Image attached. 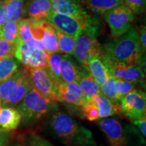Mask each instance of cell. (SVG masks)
Here are the masks:
<instances>
[{
	"instance_id": "1",
	"label": "cell",
	"mask_w": 146,
	"mask_h": 146,
	"mask_svg": "<svg viewBox=\"0 0 146 146\" xmlns=\"http://www.w3.org/2000/svg\"><path fill=\"white\" fill-rule=\"evenodd\" d=\"M50 127L53 134L66 146H96L91 131L65 113L54 114Z\"/></svg>"
},
{
	"instance_id": "2",
	"label": "cell",
	"mask_w": 146,
	"mask_h": 146,
	"mask_svg": "<svg viewBox=\"0 0 146 146\" xmlns=\"http://www.w3.org/2000/svg\"><path fill=\"white\" fill-rule=\"evenodd\" d=\"M103 52L113 60L129 65H137L141 56L139 48V31L131 27L123 35L107 42Z\"/></svg>"
},
{
	"instance_id": "3",
	"label": "cell",
	"mask_w": 146,
	"mask_h": 146,
	"mask_svg": "<svg viewBox=\"0 0 146 146\" xmlns=\"http://www.w3.org/2000/svg\"><path fill=\"white\" fill-rule=\"evenodd\" d=\"M33 87L30 69L19 68L10 78L0 83L1 106L16 108Z\"/></svg>"
},
{
	"instance_id": "4",
	"label": "cell",
	"mask_w": 146,
	"mask_h": 146,
	"mask_svg": "<svg viewBox=\"0 0 146 146\" xmlns=\"http://www.w3.org/2000/svg\"><path fill=\"white\" fill-rule=\"evenodd\" d=\"M56 108V102L45 98L33 87L15 108L21 114L22 123L29 126L36 123Z\"/></svg>"
},
{
	"instance_id": "5",
	"label": "cell",
	"mask_w": 146,
	"mask_h": 146,
	"mask_svg": "<svg viewBox=\"0 0 146 146\" xmlns=\"http://www.w3.org/2000/svg\"><path fill=\"white\" fill-rule=\"evenodd\" d=\"M100 33L99 23L91 18L88 26L76 37L73 55L83 68L88 69L87 64L89 58L102 54L103 50L97 40Z\"/></svg>"
},
{
	"instance_id": "6",
	"label": "cell",
	"mask_w": 146,
	"mask_h": 146,
	"mask_svg": "<svg viewBox=\"0 0 146 146\" xmlns=\"http://www.w3.org/2000/svg\"><path fill=\"white\" fill-rule=\"evenodd\" d=\"M100 57L106 67L109 75L112 77L135 83H143L145 81V72L139 66L127 64L113 60L106 54L103 50Z\"/></svg>"
},
{
	"instance_id": "7",
	"label": "cell",
	"mask_w": 146,
	"mask_h": 146,
	"mask_svg": "<svg viewBox=\"0 0 146 146\" xmlns=\"http://www.w3.org/2000/svg\"><path fill=\"white\" fill-rule=\"evenodd\" d=\"M90 16H83L78 17L63 15L52 11L47 17V21L55 29L64 33L76 39L78 35L85 30L90 23Z\"/></svg>"
},
{
	"instance_id": "8",
	"label": "cell",
	"mask_w": 146,
	"mask_h": 146,
	"mask_svg": "<svg viewBox=\"0 0 146 146\" xmlns=\"http://www.w3.org/2000/svg\"><path fill=\"white\" fill-rule=\"evenodd\" d=\"M104 17L114 37L129 31L135 19L134 14L123 4L106 11L104 13Z\"/></svg>"
},
{
	"instance_id": "9",
	"label": "cell",
	"mask_w": 146,
	"mask_h": 146,
	"mask_svg": "<svg viewBox=\"0 0 146 146\" xmlns=\"http://www.w3.org/2000/svg\"><path fill=\"white\" fill-rule=\"evenodd\" d=\"M120 107L121 112L132 121L143 117L146 112L145 93L137 89L131 91L121 100Z\"/></svg>"
},
{
	"instance_id": "10",
	"label": "cell",
	"mask_w": 146,
	"mask_h": 146,
	"mask_svg": "<svg viewBox=\"0 0 146 146\" xmlns=\"http://www.w3.org/2000/svg\"><path fill=\"white\" fill-rule=\"evenodd\" d=\"M33 87L40 94L52 101L59 102L58 85L51 78L45 68H30Z\"/></svg>"
},
{
	"instance_id": "11",
	"label": "cell",
	"mask_w": 146,
	"mask_h": 146,
	"mask_svg": "<svg viewBox=\"0 0 146 146\" xmlns=\"http://www.w3.org/2000/svg\"><path fill=\"white\" fill-rule=\"evenodd\" d=\"M15 58L30 68H46L47 54L45 51L33 49L27 43L20 41L16 45Z\"/></svg>"
},
{
	"instance_id": "12",
	"label": "cell",
	"mask_w": 146,
	"mask_h": 146,
	"mask_svg": "<svg viewBox=\"0 0 146 146\" xmlns=\"http://www.w3.org/2000/svg\"><path fill=\"white\" fill-rule=\"evenodd\" d=\"M58 96L60 102L81 108L87 101L81 88L76 83L62 81L58 85Z\"/></svg>"
},
{
	"instance_id": "13",
	"label": "cell",
	"mask_w": 146,
	"mask_h": 146,
	"mask_svg": "<svg viewBox=\"0 0 146 146\" xmlns=\"http://www.w3.org/2000/svg\"><path fill=\"white\" fill-rule=\"evenodd\" d=\"M98 125L106 136L110 146L127 145L123 128L118 120L105 118L98 121Z\"/></svg>"
},
{
	"instance_id": "14",
	"label": "cell",
	"mask_w": 146,
	"mask_h": 146,
	"mask_svg": "<svg viewBox=\"0 0 146 146\" xmlns=\"http://www.w3.org/2000/svg\"><path fill=\"white\" fill-rule=\"evenodd\" d=\"M52 11L51 0H29L24 6L23 16L27 15L31 19L41 21L47 19Z\"/></svg>"
},
{
	"instance_id": "15",
	"label": "cell",
	"mask_w": 146,
	"mask_h": 146,
	"mask_svg": "<svg viewBox=\"0 0 146 146\" xmlns=\"http://www.w3.org/2000/svg\"><path fill=\"white\" fill-rule=\"evenodd\" d=\"M51 2L56 13L74 17L88 15L78 0H51Z\"/></svg>"
},
{
	"instance_id": "16",
	"label": "cell",
	"mask_w": 146,
	"mask_h": 146,
	"mask_svg": "<svg viewBox=\"0 0 146 146\" xmlns=\"http://www.w3.org/2000/svg\"><path fill=\"white\" fill-rule=\"evenodd\" d=\"M81 68L73 61L70 55L64 54L61 56L60 62V74L61 78L66 83H78Z\"/></svg>"
},
{
	"instance_id": "17",
	"label": "cell",
	"mask_w": 146,
	"mask_h": 146,
	"mask_svg": "<svg viewBox=\"0 0 146 146\" xmlns=\"http://www.w3.org/2000/svg\"><path fill=\"white\" fill-rule=\"evenodd\" d=\"M77 84L81 87L87 99L101 94L100 86L91 76L88 69L82 67Z\"/></svg>"
},
{
	"instance_id": "18",
	"label": "cell",
	"mask_w": 146,
	"mask_h": 146,
	"mask_svg": "<svg viewBox=\"0 0 146 146\" xmlns=\"http://www.w3.org/2000/svg\"><path fill=\"white\" fill-rule=\"evenodd\" d=\"M21 123V116L15 108H0V128L5 131L17 129Z\"/></svg>"
},
{
	"instance_id": "19",
	"label": "cell",
	"mask_w": 146,
	"mask_h": 146,
	"mask_svg": "<svg viewBox=\"0 0 146 146\" xmlns=\"http://www.w3.org/2000/svg\"><path fill=\"white\" fill-rule=\"evenodd\" d=\"M87 67L91 76L100 86L107 81L109 76L108 72L100 56H93L89 58Z\"/></svg>"
},
{
	"instance_id": "20",
	"label": "cell",
	"mask_w": 146,
	"mask_h": 146,
	"mask_svg": "<svg viewBox=\"0 0 146 146\" xmlns=\"http://www.w3.org/2000/svg\"><path fill=\"white\" fill-rule=\"evenodd\" d=\"M40 41L43 44L45 52L47 54L59 53L58 38L56 33V30L54 27L47 21L43 27Z\"/></svg>"
},
{
	"instance_id": "21",
	"label": "cell",
	"mask_w": 146,
	"mask_h": 146,
	"mask_svg": "<svg viewBox=\"0 0 146 146\" xmlns=\"http://www.w3.org/2000/svg\"><path fill=\"white\" fill-rule=\"evenodd\" d=\"M91 99L94 100L98 106L100 118H108L121 112L119 104L114 103L102 94L93 97Z\"/></svg>"
},
{
	"instance_id": "22",
	"label": "cell",
	"mask_w": 146,
	"mask_h": 146,
	"mask_svg": "<svg viewBox=\"0 0 146 146\" xmlns=\"http://www.w3.org/2000/svg\"><path fill=\"white\" fill-rule=\"evenodd\" d=\"M91 12L104 14L106 11L123 4V0H79Z\"/></svg>"
},
{
	"instance_id": "23",
	"label": "cell",
	"mask_w": 146,
	"mask_h": 146,
	"mask_svg": "<svg viewBox=\"0 0 146 146\" xmlns=\"http://www.w3.org/2000/svg\"><path fill=\"white\" fill-rule=\"evenodd\" d=\"M9 21L18 23L23 19L25 0H4Z\"/></svg>"
},
{
	"instance_id": "24",
	"label": "cell",
	"mask_w": 146,
	"mask_h": 146,
	"mask_svg": "<svg viewBox=\"0 0 146 146\" xmlns=\"http://www.w3.org/2000/svg\"><path fill=\"white\" fill-rule=\"evenodd\" d=\"M60 62L61 56L58 53L47 54V64L45 69L57 85L62 81L60 74Z\"/></svg>"
},
{
	"instance_id": "25",
	"label": "cell",
	"mask_w": 146,
	"mask_h": 146,
	"mask_svg": "<svg viewBox=\"0 0 146 146\" xmlns=\"http://www.w3.org/2000/svg\"><path fill=\"white\" fill-rule=\"evenodd\" d=\"M0 39L17 45L21 41L18 35V23L8 21L0 27Z\"/></svg>"
},
{
	"instance_id": "26",
	"label": "cell",
	"mask_w": 146,
	"mask_h": 146,
	"mask_svg": "<svg viewBox=\"0 0 146 146\" xmlns=\"http://www.w3.org/2000/svg\"><path fill=\"white\" fill-rule=\"evenodd\" d=\"M21 62L15 58L0 61V83L10 78L19 69Z\"/></svg>"
},
{
	"instance_id": "27",
	"label": "cell",
	"mask_w": 146,
	"mask_h": 146,
	"mask_svg": "<svg viewBox=\"0 0 146 146\" xmlns=\"http://www.w3.org/2000/svg\"><path fill=\"white\" fill-rule=\"evenodd\" d=\"M55 30H56V33L58 38L59 53L70 55V56L74 54V47H75V39L60 31L56 29H55Z\"/></svg>"
},
{
	"instance_id": "28",
	"label": "cell",
	"mask_w": 146,
	"mask_h": 146,
	"mask_svg": "<svg viewBox=\"0 0 146 146\" xmlns=\"http://www.w3.org/2000/svg\"><path fill=\"white\" fill-rule=\"evenodd\" d=\"M18 35L20 41L28 43L33 39L31 31V23L29 18H23L18 23Z\"/></svg>"
},
{
	"instance_id": "29",
	"label": "cell",
	"mask_w": 146,
	"mask_h": 146,
	"mask_svg": "<svg viewBox=\"0 0 146 146\" xmlns=\"http://www.w3.org/2000/svg\"><path fill=\"white\" fill-rule=\"evenodd\" d=\"M137 83L125 80L114 78V88L117 94L120 102L126 95L135 90Z\"/></svg>"
},
{
	"instance_id": "30",
	"label": "cell",
	"mask_w": 146,
	"mask_h": 146,
	"mask_svg": "<svg viewBox=\"0 0 146 146\" xmlns=\"http://www.w3.org/2000/svg\"><path fill=\"white\" fill-rule=\"evenodd\" d=\"M101 94L114 103H119L120 100L114 88V78L109 75L107 81L100 85Z\"/></svg>"
},
{
	"instance_id": "31",
	"label": "cell",
	"mask_w": 146,
	"mask_h": 146,
	"mask_svg": "<svg viewBox=\"0 0 146 146\" xmlns=\"http://www.w3.org/2000/svg\"><path fill=\"white\" fill-rule=\"evenodd\" d=\"M82 110L83 117L89 121H95L100 119L98 106L93 99L87 100L86 104L82 108Z\"/></svg>"
},
{
	"instance_id": "32",
	"label": "cell",
	"mask_w": 146,
	"mask_h": 146,
	"mask_svg": "<svg viewBox=\"0 0 146 146\" xmlns=\"http://www.w3.org/2000/svg\"><path fill=\"white\" fill-rule=\"evenodd\" d=\"M123 4L134 14H140L145 12L146 0H123Z\"/></svg>"
},
{
	"instance_id": "33",
	"label": "cell",
	"mask_w": 146,
	"mask_h": 146,
	"mask_svg": "<svg viewBox=\"0 0 146 146\" xmlns=\"http://www.w3.org/2000/svg\"><path fill=\"white\" fill-rule=\"evenodd\" d=\"M16 45L0 39V61L15 56Z\"/></svg>"
},
{
	"instance_id": "34",
	"label": "cell",
	"mask_w": 146,
	"mask_h": 146,
	"mask_svg": "<svg viewBox=\"0 0 146 146\" xmlns=\"http://www.w3.org/2000/svg\"><path fill=\"white\" fill-rule=\"evenodd\" d=\"M146 28L145 25H142L139 32V48L141 56L145 55L146 50Z\"/></svg>"
},
{
	"instance_id": "35",
	"label": "cell",
	"mask_w": 146,
	"mask_h": 146,
	"mask_svg": "<svg viewBox=\"0 0 146 146\" xmlns=\"http://www.w3.org/2000/svg\"><path fill=\"white\" fill-rule=\"evenodd\" d=\"M29 146H54L44 139L40 137L33 135L31 139Z\"/></svg>"
},
{
	"instance_id": "36",
	"label": "cell",
	"mask_w": 146,
	"mask_h": 146,
	"mask_svg": "<svg viewBox=\"0 0 146 146\" xmlns=\"http://www.w3.org/2000/svg\"><path fill=\"white\" fill-rule=\"evenodd\" d=\"M135 125L137 127L139 131L144 137L146 136V116L132 121Z\"/></svg>"
},
{
	"instance_id": "37",
	"label": "cell",
	"mask_w": 146,
	"mask_h": 146,
	"mask_svg": "<svg viewBox=\"0 0 146 146\" xmlns=\"http://www.w3.org/2000/svg\"><path fill=\"white\" fill-rule=\"evenodd\" d=\"M11 136L10 131L3 130L0 128V146H5L10 139Z\"/></svg>"
},
{
	"instance_id": "38",
	"label": "cell",
	"mask_w": 146,
	"mask_h": 146,
	"mask_svg": "<svg viewBox=\"0 0 146 146\" xmlns=\"http://www.w3.org/2000/svg\"><path fill=\"white\" fill-rule=\"evenodd\" d=\"M29 47H31L33 49L37 50H41V51H45L44 47L43 46V44L41 43V42L39 41V40L35 39L33 38L31 41L29 42L28 43H27Z\"/></svg>"
},
{
	"instance_id": "39",
	"label": "cell",
	"mask_w": 146,
	"mask_h": 146,
	"mask_svg": "<svg viewBox=\"0 0 146 146\" xmlns=\"http://www.w3.org/2000/svg\"><path fill=\"white\" fill-rule=\"evenodd\" d=\"M12 146H23V145H20V144H14V145H12Z\"/></svg>"
},
{
	"instance_id": "40",
	"label": "cell",
	"mask_w": 146,
	"mask_h": 146,
	"mask_svg": "<svg viewBox=\"0 0 146 146\" xmlns=\"http://www.w3.org/2000/svg\"><path fill=\"white\" fill-rule=\"evenodd\" d=\"M1 107V97H0V108Z\"/></svg>"
},
{
	"instance_id": "41",
	"label": "cell",
	"mask_w": 146,
	"mask_h": 146,
	"mask_svg": "<svg viewBox=\"0 0 146 146\" xmlns=\"http://www.w3.org/2000/svg\"><path fill=\"white\" fill-rule=\"evenodd\" d=\"M3 1H4V0H0V2H2Z\"/></svg>"
},
{
	"instance_id": "42",
	"label": "cell",
	"mask_w": 146,
	"mask_h": 146,
	"mask_svg": "<svg viewBox=\"0 0 146 146\" xmlns=\"http://www.w3.org/2000/svg\"><path fill=\"white\" fill-rule=\"evenodd\" d=\"M1 2H0V5H1Z\"/></svg>"
}]
</instances>
